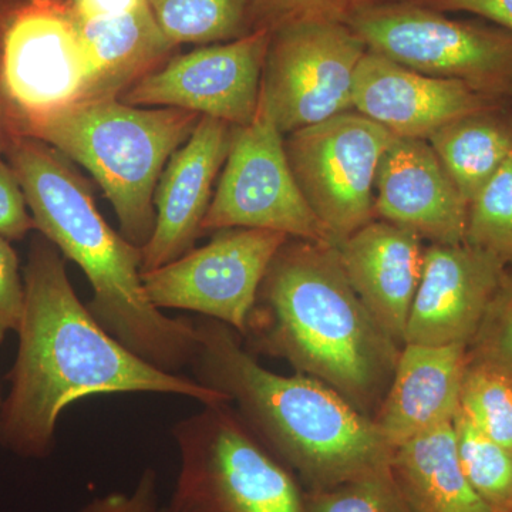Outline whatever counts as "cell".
I'll use <instances>...</instances> for the list:
<instances>
[{"instance_id": "cell-30", "label": "cell", "mask_w": 512, "mask_h": 512, "mask_svg": "<svg viewBox=\"0 0 512 512\" xmlns=\"http://www.w3.org/2000/svg\"><path fill=\"white\" fill-rule=\"evenodd\" d=\"M25 278L18 254L8 239L0 237V343L9 332H18L25 312Z\"/></svg>"}, {"instance_id": "cell-13", "label": "cell", "mask_w": 512, "mask_h": 512, "mask_svg": "<svg viewBox=\"0 0 512 512\" xmlns=\"http://www.w3.org/2000/svg\"><path fill=\"white\" fill-rule=\"evenodd\" d=\"M271 33L255 30L232 42L175 55L120 97L137 107H170L247 126L261 99L262 74Z\"/></svg>"}, {"instance_id": "cell-18", "label": "cell", "mask_w": 512, "mask_h": 512, "mask_svg": "<svg viewBox=\"0 0 512 512\" xmlns=\"http://www.w3.org/2000/svg\"><path fill=\"white\" fill-rule=\"evenodd\" d=\"M338 249L360 301L403 348L423 272V239L410 229L373 220L340 242Z\"/></svg>"}, {"instance_id": "cell-8", "label": "cell", "mask_w": 512, "mask_h": 512, "mask_svg": "<svg viewBox=\"0 0 512 512\" xmlns=\"http://www.w3.org/2000/svg\"><path fill=\"white\" fill-rule=\"evenodd\" d=\"M348 26L367 50L478 92L512 100V33L493 23L448 18L416 0H393L357 13Z\"/></svg>"}, {"instance_id": "cell-11", "label": "cell", "mask_w": 512, "mask_h": 512, "mask_svg": "<svg viewBox=\"0 0 512 512\" xmlns=\"http://www.w3.org/2000/svg\"><path fill=\"white\" fill-rule=\"evenodd\" d=\"M367 47L343 23L311 22L271 33L261 92L284 136L353 109Z\"/></svg>"}, {"instance_id": "cell-29", "label": "cell", "mask_w": 512, "mask_h": 512, "mask_svg": "<svg viewBox=\"0 0 512 512\" xmlns=\"http://www.w3.org/2000/svg\"><path fill=\"white\" fill-rule=\"evenodd\" d=\"M468 360L503 373L512 380V269L485 312L476 336L467 346Z\"/></svg>"}, {"instance_id": "cell-7", "label": "cell", "mask_w": 512, "mask_h": 512, "mask_svg": "<svg viewBox=\"0 0 512 512\" xmlns=\"http://www.w3.org/2000/svg\"><path fill=\"white\" fill-rule=\"evenodd\" d=\"M92 76L72 0H0V101L23 127L90 99Z\"/></svg>"}, {"instance_id": "cell-35", "label": "cell", "mask_w": 512, "mask_h": 512, "mask_svg": "<svg viewBox=\"0 0 512 512\" xmlns=\"http://www.w3.org/2000/svg\"><path fill=\"white\" fill-rule=\"evenodd\" d=\"M15 136V131H13L12 126H10L5 107H3L2 101H0V157H5L10 141H12V138Z\"/></svg>"}, {"instance_id": "cell-25", "label": "cell", "mask_w": 512, "mask_h": 512, "mask_svg": "<svg viewBox=\"0 0 512 512\" xmlns=\"http://www.w3.org/2000/svg\"><path fill=\"white\" fill-rule=\"evenodd\" d=\"M464 242L512 269V157L468 204Z\"/></svg>"}, {"instance_id": "cell-1", "label": "cell", "mask_w": 512, "mask_h": 512, "mask_svg": "<svg viewBox=\"0 0 512 512\" xmlns=\"http://www.w3.org/2000/svg\"><path fill=\"white\" fill-rule=\"evenodd\" d=\"M25 278V312L0 412V443L25 458L55 448L60 414L96 394H175L201 404L228 402L194 377L150 365L111 336L74 292L66 259L43 237L33 238Z\"/></svg>"}, {"instance_id": "cell-2", "label": "cell", "mask_w": 512, "mask_h": 512, "mask_svg": "<svg viewBox=\"0 0 512 512\" xmlns=\"http://www.w3.org/2000/svg\"><path fill=\"white\" fill-rule=\"evenodd\" d=\"M244 338L249 352L286 360L370 420L402 352L357 296L338 245L298 238L272 259Z\"/></svg>"}, {"instance_id": "cell-19", "label": "cell", "mask_w": 512, "mask_h": 512, "mask_svg": "<svg viewBox=\"0 0 512 512\" xmlns=\"http://www.w3.org/2000/svg\"><path fill=\"white\" fill-rule=\"evenodd\" d=\"M467 363L466 345L403 346L373 419L387 446L394 450L424 431L453 423Z\"/></svg>"}, {"instance_id": "cell-33", "label": "cell", "mask_w": 512, "mask_h": 512, "mask_svg": "<svg viewBox=\"0 0 512 512\" xmlns=\"http://www.w3.org/2000/svg\"><path fill=\"white\" fill-rule=\"evenodd\" d=\"M440 12H467L512 33V0H416Z\"/></svg>"}, {"instance_id": "cell-17", "label": "cell", "mask_w": 512, "mask_h": 512, "mask_svg": "<svg viewBox=\"0 0 512 512\" xmlns=\"http://www.w3.org/2000/svg\"><path fill=\"white\" fill-rule=\"evenodd\" d=\"M375 220L431 244H463L467 204L429 141L394 137L377 168Z\"/></svg>"}, {"instance_id": "cell-9", "label": "cell", "mask_w": 512, "mask_h": 512, "mask_svg": "<svg viewBox=\"0 0 512 512\" xmlns=\"http://www.w3.org/2000/svg\"><path fill=\"white\" fill-rule=\"evenodd\" d=\"M231 228L269 229L335 245L296 183L285 136L262 92L254 120L234 127L227 161L202 221V234Z\"/></svg>"}, {"instance_id": "cell-28", "label": "cell", "mask_w": 512, "mask_h": 512, "mask_svg": "<svg viewBox=\"0 0 512 512\" xmlns=\"http://www.w3.org/2000/svg\"><path fill=\"white\" fill-rule=\"evenodd\" d=\"M393 0H249L255 30L269 33L298 23L348 25L357 13Z\"/></svg>"}, {"instance_id": "cell-23", "label": "cell", "mask_w": 512, "mask_h": 512, "mask_svg": "<svg viewBox=\"0 0 512 512\" xmlns=\"http://www.w3.org/2000/svg\"><path fill=\"white\" fill-rule=\"evenodd\" d=\"M164 35L181 45L232 42L254 32L249 0H146Z\"/></svg>"}, {"instance_id": "cell-22", "label": "cell", "mask_w": 512, "mask_h": 512, "mask_svg": "<svg viewBox=\"0 0 512 512\" xmlns=\"http://www.w3.org/2000/svg\"><path fill=\"white\" fill-rule=\"evenodd\" d=\"M427 141L468 207L512 157V103L451 121Z\"/></svg>"}, {"instance_id": "cell-27", "label": "cell", "mask_w": 512, "mask_h": 512, "mask_svg": "<svg viewBox=\"0 0 512 512\" xmlns=\"http://www.w3.org/2000/svg\"><path fill=\"white\" fill-rule=\"evenodd\" d=\"M305 507L306 512H420L392 467L335 487L305 491Z\"/></svg>"}, {"instance_id": "cell-3", "label": "cell", "mask_w": 512, "mask_h": 512, "mask_svg": "<svg viewBox=\"0 0 512 512\" xmlns=\"http://www.w3.org/2000/svg\"><path fill=\"white\" fill-rule=\"evenodd\" d=\"M194 379L228 397L252 434L298 478L323 490L392 467L373 420L319 380L265 369L241 335L220 320H192Z\"/></svg>"}, {"instance_id": "cell-12", "label": "cell", "mask_w": 512, "mask_h": 512, "mask_svg": "<svg viewBox=\"0 0 512 512\" xmlns=\"http://www.w3.org/2000/svg\"><path fill=\"white\" fill-rule=\"evenodd\" d=\"M288 239L269 229H221L204 247L141 274L144 291L160 311L201 313L244 336L266 271Z\"/></svg>"}, {"instance_id": "cell-5", "label": "cell", "mask_w": 512, "mask_h": 512, "mask_svg": "<svg viewBox=\"0 0 512 512\" xmlns=\"http://www.w3.org/2000/svg\"><path fill=\"white\" fill-rule=\"evenodd\" d=\"M200 119L187 110L93 99L32 121L19 136L43 141L86 168L116 212L120 234L143 249L156 225L158 180Z\"/></svg>"}, {"instance_id": "cell-24", "label": "cell", "mask_w": 512, "mask_h": 512, "mask_svg": "<svg viewBox=\"0 0 512 512\" xmlns=\"http://www.w3.org/2000/svg\"><path fill=\"white\" fill-rule=\"evenodd\" d=\"M458 458L471 488L491 512H512V453L485 436L458 409Z\"/></svg>"}, {"instance_id": "cell-6", "label": "cell", "mask_w": 512, "mask_h": 512, "mask_svg": "<svg viewBox=\"0 0 512 512\" xmlns=\"http://www.w3.org/2000/svg\"><path fill=\"white\" fill-rule=\"evenodd\" d=\"M180 470L167 512H306L305 491L229 402L177 421Z\"/></svg>"}, {"instance_id": "cell-21", "label": "cell", "mask_w": 512, "mask_h": 512, "mask_svg": "<svg viewBox=\"0 0 512 512\" xmlns=\"http://www.w3.org/2000/svg\"><path fill=\"white\" fill-rule=\"evenodd\" d=\"M392 470L420 512H491L464 476L453 423L394 448Z\"/></svg>"}, {"instance_id": "cell-31", "label": "cell", "mask_w": 512, "mask_h": 512, "mask_svg": "<svg viewBox=\"0 0 512 512\" xmlns=\"http://www.w3.org/2000/svg\"><path fill=\"white\" fill-rule=\"evenodd\" d=\"M35 229L22 185L6 158L0 157V237L20 241Z\"/></svg>"}, {"instance_id": "cell-32", "label": "cell", "mask_w": 512, "mask_h": 512, "mask_svg": "<svg viewBox=\"0 0 512 512\" xmlns=\"http://www.w3.org/2000/svg\"><path fill=\"white\" fill-rule=\"evenodd\" d=\"M79 512H167L158 505L157 476L147 468L131 493H111L94 498Z\"/></svg>"}, {"instance_id": "cell-10", "label": "cell", "mask_w": 512, "mask_h": 512, "mask_svg": "<svg viewBox=\"0 0 512 512\" xmlns=\"http://www.w3.org/2000/svg\"><path fill=\"white\" fill-rule=\"evenodd\" d=\"M393 140L355 110L285 136L296 183L335 245L375 220L377 168Z\"/></svg>"}, {"instance_id": "cell-26", "label": "cell", "mask_w": 512, "mask_h": 512, "mask_svg": "<svg viewBox=\"0 0 512 512\" xmlns=\"http://www.w3.org/2000/svg\"><path fill=\"white\" fill-rule=\"evenodd\" d=\"M460 412L481 433L512 453V380L468 360L461 383Z\"/></svg>"}, {"instance_id": "cell-16", "label": "cell", "mask_w": 512, "mask_h": 512, "mask_svg": "<svg viewBox=\"0 0 512 512\" xmlns=\"http://www.w3.org/2000/svg\"><path fill=\"white\" fill-rule=\"evenodd\" d=\"M232 134L231 124L201 116L194 133L168 160L154 192L156 225L141 249V274L171 264L194 249Z\"/></svg>"}, {"instance_id": "cell-15", "label": "cell", "mask_w": 512, "mask_h": 512, "mask_svg": "<svg viewBox=\"0 0 512 512\" xmlns=\"http://www.w3.org/2000/svg\"><path fill=\"white\" fill-rule=\"evenodd\" d=\"M512 100L478 92L460 80L414 72L367 50L353 87V109L394 137L429 140L451 121Z\"/></svg>"}, {"instance_id": "cell-20", "label": "cell", "mask_w": 512, "mask_h": 512, "mask_svg": "<svg viewBox=\"0 0 512 512\" xmlns=\"http://www.w3.org/2000/svg\"><path fill=\"white\" fill-rule=\"evenodd\" d=\"M80 20V19H79ZM92 76L90 99H120L175 56L147 2L114 18L80 20Z\"/></svg>"}, {"instance_id": "cell-36", "label": "cell", "mask_w": 512, "mask_h": 512, "mask_svg": "<svg viewBox=\"0 0 512 512\" xmlns=\"http://www.w3.org/2000/svg\"><path fill=\"white\" fill-rule=\"evenodd\" d=\"M3 397H2V386H0V412H2V406H3Z\"/></svg>"}, {"instance_id": "cell-34", "label": "cell", "mask_w": 512, "mask_h": 512, "mask_svg": "<svg viewBox=\"0 0 512 512\" xmlns=\"http://www.w3.org/2000/svg\"><path fill=\"white\" fill-rule=\"evenodd\" d=\"M146 0H72L80 20L114 18L143 5Z\"/></svg>"}, {"instance_id": "cell-14", "label": "cell", "mask_w": 512, "mask_h": 512, "mask_svg": "<svg viewBox=\"0 0 512 512\" xmlns=\"http://www.w3.org/2000/svg\"><path fill=\"white\" fill-rule=\"evenodd\" d=\"M507 269L466 242L430 244L424 249L404 345H470Z\"/></svg>"}, {"instance_id": "cell-4", "label": "cell", "mask_w": 512, "mask_h": 512, "mask_svg": "<svg viewBox=\"0 0 512 512\" xmlns=\"http://www.w3.org/2000/svg\"><path fill=\"white\" fill-rule=\"evenodd\" d=\"M5 158L36 231L89 279L93 298L87 308L97 322L150 365L181 375L197 352L194 323L168 318L150 302L141 279L143 251L107 224L83 175L33 137H13Z\"/></svg>"}]
</instances>
